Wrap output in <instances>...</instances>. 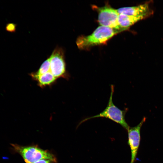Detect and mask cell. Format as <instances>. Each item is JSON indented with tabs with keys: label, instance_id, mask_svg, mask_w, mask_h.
Instances as JSON below:
<instances>
[{
	"label": "cell",
	"instance_id": "30bf717a",
	"mask_svg": "<svg viewBox=\"0 0 163 163\" xmlns=\"http://www.w3.org/2000/svg\"><path fill=\"white\" fill-rule=\"evenodd\" d=\"M53 162L50 160L46 159H42L34 163H52Z\"/></svg>",
	"mask_w": 163,
	"mask_h": 163
},
{
	"label": "cell",
	"instance_id": "5b68a950",
	"mask_svg": "<svg viewBox=\"0 0 163 163\" xmlns=\"http://www.w3.org/2000/svg\"><path fill=\"white\" fill-rule=\"evenodd\" d=\"M96 8L98 12V21L100 26L108 27L120 32L123 31L119 25V14L117 9L108 6Z\"/></svg>",
	"mask_w": 163,
	"mask_h": 163
},
{
	"label": "cell",
	"instance_id": "277c9868",
	"mask_svg": "<svg viewBox=\"0 0 163 163\" xmlns=\"http://www.w3.org/2000/svg\"><path fill=\"white\" fill-rule=\"evenodd\" d=\"M49 58L50 69L44 74L50 75L56 80L60 78H68L69 75L66 71L63 53L62 50L59 48L55 49Z\"/></svg>",
	"mask_w": 163,
	"mask_h": 163
},
{
	"label": "cell",
	"instance_id": "8992f818",
	"mask_svg": "<svg viewBox=\"0 0 163 163\" xmlns=\"http://www.w3.org/2000/svg\"><path fill=\"white\" fill-rule=\"evenodd\" d=\"M146 118L144 117L141 121L136 126L129 127L127 130L128 133V144L131 152L130 163H134L136 160L140 141V130Z\"/></svg>",
	"mask_w": 163,
	"mask_h": 163
},
{
	"label": "cell",
	"instance_id": "6da1fadb",
	"mask_svg": "<svg viewBox=\"0 0 163 163\" xmlns=\"http://www.w3.org/2000/svg\"><path fill=\"white\" fill-rule=\"evenodd\" d=\"M119 32L110 28L100 26L91 34L79 37L77 40L76 44L79 48L86 49L105 43Z\"/></svg>",
	"mask_w": 163,
	"mask_h": 163
},
{
	"label": "cell",
	"instance_id": "7a4b0ae2",
	"mask_svg": "<svg viewBox=\"0 0 163 163\" xmlns=\"http://www.w3.org/2000/svg\"><path fill=\"white\" fill-rule=\"evenodd\" d=\"M110 89V97L107 105L105 109L99 114L85 119L80 122L79 125L89 119L99 117H105L120 124L127 130L129 129L130 127L125 119V116L127 109L122 110L114 104L112 99L114 91L113 85H111Z\"/></svg>",
	"mask_w": 163,
	"mask_h": 163
},
{
	"label": "cell",
	"instance_id": "9c48e42d",
	"mask_svg": "<svg viewBox=\"0 0 163 163\" xmlns=\"http://www.w3.org/2000/svg\"><path fill=\"white\" fill-rule=\"evenodd\" d=\"M16 25L13 23L8 24L6 26V30L9 32H13L16 30Z\"/></svg>",
	"mask_w": 163,
	"mask_h": 163
},
{
	"label": "cell",
	"instance_id": "52a82bcc",
	"mask_svg": "<svg viewBox=\"0 0 163 163\" xmlns=\"http://www.w3.org/2000/svg\"><path fill=\"white\" fill-rule=\"evenodd\" d=\"M119 14L139 16H142L145 18L152 14L149 3H145L139 5L119 8L117 9Z\"/></svg>",
	"mask_w": 163,
	"mask_h": 163
},
{
	"label": "cell",
	"instance_id": "ba28073f",
	"mask_svg": "<svg viewBox=\"0 0 163 163\" xmlns=\"http://www.w3.org/2000/svg\"><path fill=\"white\" fill-rule=\"evenodd\" d=\"M146 18L142 16H136L123 14H119L118 22L122 31L128 29L137 22Z\"/></svg>",
	"mask_w": 163,
	"mask_h": 163
},
{
	"label": "cell",
	"instance_id": "3957f363",
	"mask_svg": "<svg viewBox=\"0 0 163 163\" xmlns=\"http://www.w3.org/2000/svg\"><path fill=\"white\" fill-rule=\"evenodd\" d=\"M11 145L12 149L21 156L26 163H34L42 159H48L53 162H56L54 155L35 146H24L14 144Z\"/></svg>",
	"mask_w": 163,
	"mask_h": 163
}]
</instances>
